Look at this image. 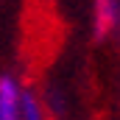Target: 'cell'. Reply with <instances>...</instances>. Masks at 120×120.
I'll list each match as a JSON object with an SVG mask.
<instances>
[{
    "label": "cell",
    "mask_w": 120,
    "mask_h": 120,
    "mask_svg": "<svg viewBox=\"0 0 120 120\" xmlns=\"http://www.w3.org/2000/svg\"><path fill=\"white\" fill-rule=\"evenodd\" d=\"M120 31V0H92V34L109 39Z\"/></svg>",
    "instance_id": "6da1fadb"
},
{
    "label": "cell",
    "mask_w": 120,
    "mask_h": 120,
    "mask_svg": "<svg viewBox=\"0 0 120 120\" xmlns=\"http://www.w3.org/2000/svg\"><path fill=\"white\" fill-rule=\"evenodd\" d=\"M22 87L11 75H0V120H22L20 115Z\"/></svg>",
    "instance_id": "7a4b0ae2"
},
{
    "label": "cell",
    "mask_w": 120,
    "mask_h": 120,
    "mask_svg": "<svg viewBox=\"0 0 120 120\" xmlns=\"http://www.w3.org/2000/svg\"><path fill=\"white\" fill-rule=\"evenodd\" d=\"M20 115L22 120H48L50 112H48V103L42 95H36L34 90L22 87V98H20Z\"/></svg>",
    "instance_id": "3957f363"
},
{
    "label": "cell",
    "mask_w": 120,
    "mask_h": 120,
    "mask_svg": "<svg viewBox=\"0 0 120 120\" xmlns=\"http://www.w3.org/2000/svg\"><path fill=\"white\" fill-rule=\"evenodd\" d=\"M45 103H48V112H50L53 117H56L59 112H64V101H61L56 92H48V95H45Z\"/></svg>",
    "instance_id": "277c9868"
}]
</instances>
